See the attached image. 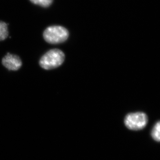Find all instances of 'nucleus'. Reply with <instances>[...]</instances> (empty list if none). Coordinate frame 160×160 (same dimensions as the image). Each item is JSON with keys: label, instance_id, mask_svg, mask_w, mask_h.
Segmentation results:
<instances>
[{"label": "nucleus", "instance_id": "nucleus-1", "mask_svg": "<svg viewBox=\"0 0 160 160\" xmlns=\"http://www.w3.org/2000/svg\"><path fill=\"white\" fill-rule=\"evenodd\" d=\"M64 52L59 49H52L43 55L39 61L40 66L46 70L55 69L64 62Z\"/></svg>", "mask_w": 160, "mask_h": 160}, {"label": "nucleus", "instance_id": "nucleus-2", "mask_svg": "<svg viewBox=\"0 0 160 160\" xmlns=\"http://www.w3.org/2000/svg\"><path fill=\"white\" fill-rule=\"evenodd\" d=\"M69 32L62 26H49L43 32V38L47 42L51 44L64 42L69 37Z\"/></svg>", "mask_w": 160, "mask_h": 160}, {"label": "nucleus", "instance_id": "nucleus-3", "mask_svg": "<svg viewBox=\"0 0 160 160\" xmlns=\"http://www.w3.org/2000/svg\"><path fill=\"white\" fill-rule=\"evenodd\" d=\"M148 122L147 115L142 112L129 113L125 118V126L128 129L134 131L145 128Z\"/></svg>", "mask_w": 160, "mask_h": 160}, {"label": "nucleus", "instance_id": "nucleus-4", "mask_svg": "<svg viewBox=\"0 0 160 160\" xmlns=\"http://www.w3.org/2000/svg\"><path fill=\"white\" fill-rule=\"evenodd\" d=\"M3 66L9 70L17 71L22 66V62L19 57L17 55L12 54L9 52L2 60Z\"/></svg>", "mask_w": 160, "mask_h": 160}, {"label": "nucleus", "instance_id": "nucleus-5", "mask_svg": "<svg viewBox=\"0 0 160 160\" xmlns=\"http://www.w3.org/2000/svg\"><path fill=\"white\" fill-rule=\"evenodd\" d=\"M151 135L155 141L160 142V121L155 124L152 129Z\"/></svg>", "mask_w": 160, "mask_h": 160}, {"label": "nucleus", "instance_id": "nucleus-6", "mask_svg": "<svg viewBox=\"0 0 160 160\" xmlns=\"http://www.w3.org/2000/svg\"><path fill=\"white\" fill-rule=\"evenodd\" d=\"M9 35L7 24L0 21V41L6 40Z\"/></svg>", "mask_w": 160, "mask_h": 160}, {"label": "nucleus", "instance_id": "nucleus-7", "mask_svg": "<svg viewBox=\"0 0 160 160\" xmlns=\"http://www.w3.org/2000/svg\"><path fill=\"white\" fill-rule=\"evenodd\" d=\"M30 1L35 5L46 8L51 5L53 0H30Z\"/></svg>", "mask_w": 160, "mask_h": 160}]
</instances>
